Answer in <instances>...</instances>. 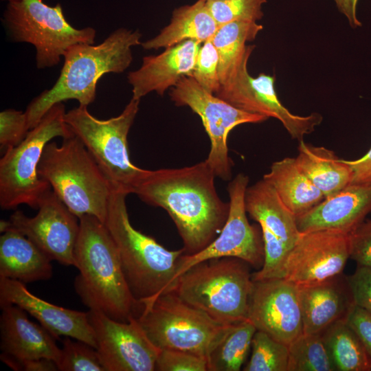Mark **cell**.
Wrapping results in <instances>:
<instances>
[{
    "label": "cell",
    "instance_id": "6da1fadb",
    "mask_svg": "<svg viewBox=\"0 0 371 371\" xmlns=\"http://www.w3.org/2000/svg\"><path fill=\"white\" fill-rule=\"evenodd\" d=\"M215 175L205 161L181 168L146 170L133 194L164 209L182 239L185 254H194L221 232L229 205L219 197Z\"/></svg>",
    "mask_w": 371,
    "mask_h": 371
},
{
    "label": "cell",
    "instance_id": "7a4b0ae2",
    "mask_svg": "<svg viewBox=\"0 0 371 371\" xmlns=\"http://www.w3.org/2000/svg\"><path fill=\"white\" fill-rule=\"evenodd\" d=\"M80 231L74 249L79 273L74 289L89 310L120 322L135 317L140 304L125 278L116 245L104 223L95 216L79 218Z\"/></svg>",
    "mask_w": 371,
    "mask_h": 371
},
{
    "label": "cell",
    "instance_id": "3957f363",
    "mask_svg": "<svg viewBox=\"0 0 371 371\" xmlns=\"http://www.w3.org/2000/svg\"><path fill=\"white\" fill-rule=\"evenodd\" d=\"M142 34L136 30L119 28L101 43H78L65 52L64 63L54 86L34 98L25 111L29 130L36 126L56 104L76 100L88 106L96 96L100 78L109 73L124 71L133 60L132 48L141 45Z\"/></svg>",
    "mask_w": 371,
    "mask_h": 371
},
{
    "label": "cell",
    "instance_id": "277c9868",
    "mask_svg": "<svg viewBox=\"0 0 371 371\" xmlns=\"http://www.w3.org/2000/svg\"><path fill=\"white\" fill-rule=\"evenodd\" d=\"M124 192H111L104 222L132 295L140 306L172 291L183 248L171 251L131 225Z\"/></svg>",
    "mask_w": 371,
    "mask_h": 371
},
{
    "label": "cell",
    "instance_id": "5b68a950",
    "mask_svg": "<svg viewBox=\"0 0 371 371\" xmlns=\"http://www.w3.org/2000/svg\"><path fill=\"white\" fill-rule=\"evenodd\" d=\"M38 173L78 218L90 214L105 222L113 188L78 137L64 138L60 145L49 142Z\"/></svg>",
    "mask_w": 371,
    "mask_h": 371
},
{
    "label": "cell",
    "instance_id": "8992f818",
    "mask_svg": "<svg viewBox=\"0 0 371 371\" xmlns=\"http://www.w3.org/2000/svg\"><path fill=\"white\" fill-rule=\"evenodd\" d=\"M248 265L234 257L199 262L177 278L171 291L219 323L237 324L248 315L253 286Z\"/></svg>",
    "mask_w": 371,
    "mask_h": 371
},
{
    "label": "cell",
    "instance_id": "52a82bcc",
    "mask_svg": "<svg viewBox=\"0 0 371 371\" xmlns=\"http://www.w3.org/2000/svg\"><path fill=\"white\" fill-rule=\"evenodd\" d=\"M63 102L54 104L16 146L0 159V205L12 210L25 204L38 209L50 185L40 177L38 165L45 146L54 137L74 135L65 121Z\"/></svg>",
    "mask_w": 371,
    "mask_h": 371
},
{
    "label": "cell",
    "instance_id": "ba28073f",
    "mask_svg": "<svg viewBox=\"0 0 371 371\" xmlns=\"http://www.w3.org/2000/svg\"><path fill=\"white\" fill-rule=\"evenodd\" d=\"M140 100L131 98L122 112L107 120L92 115L87 106L67 112L65 121L83 143L113 190L133 193L145 169L134 165L128 155L127 137L139 111Z\"/></svg>",
    "mask_w": 371,
    "mask_h": 371
},
{
    "label": "cell",
    "instance_id": "9c48e42d",
    "mask_svg": "<svg viewBox=\"0 0 371 371\" xmlns=\"http://www.w3.org/2000/svg\"><path fill=\"white\" fill-rule=\"evenodd\" d=\"M135 317L159 350H182L207 359L234 326L218 322L173 291L142 305Z\"/></svg>",
    "mask_w": 371,
    "mask_h": 371
},
{
    "label": "cell",
    "instance_id": "30bf717a",
    "mask_svg": "<svg viewBox=\"0 0 371 371\" xmlns=\"http://www.w3.org/2000/svg\"><path fill=\"white\" fill-rule=\"evenodd\" d=\"M2 21L12 41L34 47L38 69L58 65L69 47L93 44L96 36L93 27H74L67 21L60 3L50 6L43 0L8 3Z\"/></svg>",
    "mask_w": 371,
    "mask_h": 371
},
{
    "label": "cell",
    "instance_id": "8fae6325",
    "mask_svg": "<svg viewBox=\"0 0 371 371\" xmlns=\"http://www.w3.org/2000/svg\"><path fill=\"white\" fill-rule=\"evenodd\" d=\"M170 95L176 105L187 106L201 117L211 143L205 161L216 177L230 180L233 164L228 153L229 133L238 125L262 122L268 117L234 107L207 91L191 76L182 78L172 87Z\"/></svg>",
    "mask_w": 371,
    "mask_h": 371
},
{
    "label": "cell",
    "instance_id": "7c38bea8",
    "mask_svg": "<svg viewBox=\"0 0 371 371\" xmlns=\"http://www.w3.org/2000/svg\"><path fill=\"white\" fill-rule=\"evenodd\" d=\"M254 47L248 45L243 58L214 95L242 111L277 119L289 135L300 142L320 124L323 117L318 113L306 116L291 113L278 98L274 76L249 74L247 63Z\"/></svg>",
    "mask_w": 371,
    "mask_h": 371
},
{
    "label": "cell",
    "instance_id": "4fadbf2b",
    "mask_svg": "<svg viewBox=\"0 0 371 371\" xmlns=\"http://www.w3.org/2000/svg\"><path fill=\"white\" fill-rule=\"evenodd\" d=\"M245 203L260 227L264 245V262L252 280L282 278L286 258L301 235L296 216L263 179L247 187Z\"/></svg>",
    "mask_w": 371,
    "mask_h": 371
},
{
    "label": "cell",
    "instance_id": "5bb4252c",
    "mask_svg": "<svg viewBox=\"0 0 371 371\" xmlns=\"http://www.w3.org/2000/svg\"><path fill=\"white\" fill-rule=\"evenodd\" d=\"M249 177L238 174L227 187L229 210L218 236L205 248L191 255L183 254L176 279L191 267L214 258L234 257L260 269L264 262V245L260 226L249 223L245 203Z\"/></svg>",
    "mask_w": 371,
    "mask_h": 371
},
{
    "label": "cell",
    "instance_id": "9a60e30c",
    "mask_svg": "<svg viewBox=\"0 0 371 371\" xmlns=\"http://www.w3.org/2000/svg\"><path fill=\"white\" fill-rule=\"evenodd\" d=\"M96 350L105 371H153L159 352L137 318L113 319L103 313L87 311Z\"/></svg>",
    "mask_w": 371,
    "mask_h": 371
},
{
    "label": "cell",
    "instance_id": "2e32d148",
    "mask_svg": "<svg viewBox=\"0 0 371 371\" xmlns=\"http://www.w3.org/2000/svg\"><path fill=\"white\" fill-rule=\"evenodd\" d=\"M34 217L16 210L8 220L9 227L34 243L52 261L75 266L74 249L80 231L79 218L50 190Z\"/></svg>",
    "mask_w": 371,
    "mask_h": 371
},
{
    "label": "cell",
    "instance_id": "e0dca14e",
    "mask_svg": "<svg viewBox=\"0 0 371 371\" xmlns=\"http://www.w3.org/2000/svg\"><path fill=\"white\" fill-rule=\"evenodd\" d=\"M247 319L288 346L303 333L297 286L284 278L253 280Z\"/></svg>",
    "mask_w": 371,
    "mask_h": 371
},
{
    "label": "cell",
    "instance_id": "ac0fdd59",
    "mask_svg": "<svg viewBox=\"0 0 371 371\" xmlns=\"http://www.w3.org/2000/svg\"><path fill=\"white\" fill-rule=\"evenodd\" d=\"M349 258L348 234L330 229L301 233L282 278L297 286L321 282L342 273Z\"/></svg>",
    "mask_w": 371,
    "mask_h": 371
},
{
    "label": "cell",
    "instance_id": "d6986e66",
    "mask_svg": "<svg viewBox=\"0 0 371 371\" xmlns=\"http://www.w3.org/2000/svg\"><path fill=\"white\" fill-rule=\"evenodd\" d=\"M15 304L36 319L56 339L60 336L84 341L96 349L88 313L54 305L32 293L25 284L0 278V306Z\"/></svg>",
    "mask_w": 371,
    "mask_h": 371
},
{
    "label": "cell",
    "instance_id": "ffe728a7",
    "mask_svg": "<svg viewBox=\"0 0 371 371\" xmlns=\"http://www.w3.org/2000/svg\"><path fill=\"white\" fill-rule=\"evenodd\" d=\"M1 359L14 370L25 361L46 358L56 364L60 348L41 325L30 321L27 312L15 304L1 306Z\"/></svg>",
    "mask_w": 371,
    "mask_h": 371
},
{
    "label": "cell",
    "instance_id": "44dd1931",
    "mask_svg": "<svg viewBox=\"0 0 371 371\" xmlns=\"http://www.w3.org/2000/svg\"><path fill=\"white\" fill-rule=\"evenodd\" d=\"M371 212V183H351L296 218L301 233L330 229L350 234Z\"/></svg>",
    "mask_w": 371,
    "mask_h": 371
},
{
    "label": "cell",
    "instance_id": "7402d4cb",
    "mask_svg": "<svg viewBox=\"0 0 371 371\" xmlns=\"http://www.w3.org/2000/svg\"><path fill=\"white\" fill-rule=\"evenodd\" d=\"M201 44L186 41L166 48L158 55L144 56L140 67L127 76L132 98L140 100L154 91L163 95L182 78L192 76Z\"/></svg>",
    "mask_w": 371,
    "mask_h": 371
},
{
    "label": "cell",
    "instance_id": "603a6c76",
    "mask_svg": "<svg viewBox=\"0 0 371 371\" xmlns=\"http://www.w3.org/2000/svg\"><path fill=\"white\" fill-rule=\"evenodd\" d=\"M297 288L304 333H322L344 318L354 304L346 276L342 273Z\"/></svg>",
    "mask_w": 371,
    "mask_h": 371
},
{
    "label": "cell",
    "instance_id": "cb8c5ba5",
    "mask_svg": "<svg viewBox=\"0 0 371 371\" xmlns=\"http://www.w3.org/2000/svg\"><path fill=\"white\" fill-rule=\"evenodd\" d=\"M52 260L25 236L10 227L0 237V278L24 284L47 280Z\"/></svg>",
    "mask_w": 371,
    "mask_h": 371
},
{
    "label": "cell",
    "instance_id": "d4e9b609",
    "mask_svg": "<svg viewBox=\"0 0 371 371\" xmlns=\"http://www.w3.org/2000/svg\"><path fill=\"white\" fill-rule=\"evenodd\" d=\"M218 27L206 1L197 0L175 8L169 24L141 45L145 49H158L190 40L203 43L212 38Z\"/></svg>",
    "mask_w": 371,
    "mask_h": 371
},
{
    "label": "cell",
    "instance_id": "484cf974",
    "mask_svg": "<svg viewBox=\"0 0 371 371\" xmlns=\"http://www.w3.org/2000/svg\"><path fill=\"white\" fill-rule=\"evenodd\" d=\"M298 168L324 198L330 196L352 183V170L345 159L331 150L299 142L295 157Z\"/></svg>",
    "mask_w": 371,
    "mask_h": 371
},
{
    "label": "cell",
    "instance_id": "4316f807",
    "mask_svg": "<svg viewBox=\"0 0 371 371\" xmlns=\"http://www.w3.org/2000/svg\"><path fill=\"white\" fill-rule=\"evenodd\" d=\"M263 179L275 190L283 204L296 216L310 210L324 196L298 168L295 158L273 162Z\"/></svg>",
    "mask_w": 371,
    "mask_h": 371
},
{
    "label": "cell",
    "instance_id": "83f0119b",
    "mask_svg": "<svg viewBox=\"0 0 371 371\" xmlns=\"http://www.w3.org/2000/svg\"><path fill=\"white\" fill-rule=\"evenodd\" d=\"M322 335L337 370L371 371L366 348L345 317L330 324Z\"/></svg>",
    "mask_w": 371,
    "mask_h": 371
},
{
    "label": "cell",
    "instance_id": "f1b7e54d",
    "mask_svg": "<svg viewBox=\"0 0 371 371\" xmlns=\"http://www.w3.org/2000/svg\"><path fill=\"white\" fill-rule=\"evenodd\" d=\"M263 29L255 21H235L219 25L211 40L219 57L218 74L221 85L245 55L247 42L253 41Z\"/></svg>",
    "mask_w": 371,
    "mask_h": 371
},
{
    "label": "cell",
    "instance_id": "f546056e",
    "mask_svg": "<svg viewBox=\"0 0 371 371\" xmlns=\"http://www.w3.org/2000/svg\"><path fill=\"white\" fill-rule=\"evenodd\" d=\"M256 330L248 319L234 324L208 355V371L240 370L251 347Z\"/></svg>",
    "mask_w": 371,
    "mask_h": 371
},
{
    "label": "cell",
    "instance_id": "4dcf8cb0",
    "mask_svg": "<svg viewBox=\"0 0 371 371\" xmlns=\"http://www.w3.org/2000/svg\"><path fill=\"white\" fill-rule=\"evenodd\" d=\"M288 371H337L322 333H302L289 345Z\"/></svg>",
    "mask_w": 371,
    "mask_h": 371
},
{
    "label": "cell",
    "instance_id": "1f68e13d",
    "mask_svg": "<svg viewBox=\"0 0 371 371\" xmlns=\"http://www.w3.org/2000/svg\"><path fill=\"white\" fill-rule=\"evenodd\" d=\"M251 355L245 371H288L289 346L256 330L251 341Z\"/></svg>",
    "mask_w": 371,
    "mask_h": 371
},
{
    "label": "cell",
    "instance_id": "d6a6232c",
    "mask_svg": "<svg viewBox=\"0 0 371 371\" xmlns=\"http://www.w3.org/2000/svg\"><path fill=\"white\" fill-rule=\"evenodd\" d=\"M267 0H211L206 1L207 8L218 25L235 21L260 20L262 6Z\"/></svg>",
    "mask_w": 371,
    "mask_h": 371
},
{
    "label": "cell",
    "instance_id": "836d02e7",
    "mask_svg": "<svg viewBox=\"0 0 371 371\" xmlns=\"http://www.w3.org/2000/svg\"><path fill=\"white\" fill-rule=\"evenodd\" d=\"M57 366L60 371H105L95 348L70 337L63 340Z\"/></svg>",
    "mask_w": 371,
    "mask_h": 371
},
{
    "label": "cell",
    "instance_id": "e575fe53",
    "mask_svg": "<svg viewBox=\"0 0 371 371\" xmlns=\"http://www.w3.org/2000/svg\"><path fill=\"white\" fill-rule=\"evenodd\" d=\"M219 57L211 38L199 49L192 77L207 91L215 94L221 86L218 74Z\"/></svg>",
    "mask_w": 371,
    "mask_h": 371
},
{
    "label": "cell",
    "instance_id": "d590c367",
    "mask_svg": "<svg viewBox=\"0 0 371 371\" xmlns=\"http://www.w3.org/2000/svg\"><path fill=\"white\" fill-rule=\"evenodd\" d=\"M157 371H208L205 357L178 350L161 349L155 364Z\"/></svg>",
    "mask_w": 371,
    "mask_h": 371
},
{
    "label": "cell",
    "instance_id": "8d00e7d4",
    "mask_svg": "<svg viewBox=\"0 0 371 371\" xmlns=\"http://www.w3.org/2000/svg\"><path fill=\"white\" fill-rule=\"evenodd\" d=\"M29 128L25 112L12 109L0 113V144L1 148L19 145L26 137Z\"/></svg>",
    "mask_w": 371,
    "mask_h": 371
},
{
    "label": "cell",
    "instance_id": "74e56055",
    "mask_svg": "<svg viewBox=\"0 0 371 371\" xmlns=\"http://www.w3.org/2000/svg\"><path fill=\"white\" fill-rule=\"evenodd\" d=\"M349 249L357 266L371 268V219L349 234Z\"/></svg>",
    "mask_w": 371,
    "mask_h": 371
},
{
    "label": "cell",
    "instance_id": "f35d334b",
    "mask_svg": "<svg viewBox=\"0 0 371 371\" xmlns=\"http://www.w3.org/2000/svg\"><path fill=\"white\" fill-rule=\"evenodd\" d=\"M346 278L354 304L371 315V268L357 266Z\"/></svg>",
    "mask_w": 371,
    "mask_h": 371
},
{
    "label": "cell",
    "instance_id": "ab89813d",
    "mask_svg": "<svg viewBox=\"0 0 371 371\" xmlns=\"http://www.w3.org/2000/svg\"><path fill=\"white\" fill-rule=\"evenodd\" d=\"M345 319L360 338L371 361V315L353 304Z\"/></svg>",
    "mask_w": 371,
    "mask_h": 371
},
{
    "label": "cell",
    "instance_id": "60d3db41",
    "mask_svg": "<svg viewBox=\"0 0 371 371\" xmlns=\"http://www.w3.org/2000/svg\"><path fill=\"white\" fill-rule=\"evenodd\" d=\"M346 161L352 170V183H371V147L361 157Z\"/></svg>",
    "mask_w": 371,
    "mask_h": 371
},
{
    "label": "cell",
    "instance_id": "b9f144b4",
    "mask_svg": "<svg viewBox=\"0 0 371 371\" xmlns=\"http://www.w3.org/2000/svg\"><path fill=\"white\" fill-rule=\"evenodd\" d=\"M334 1L339 11L346 17L352 27L356 28L362 25L357 16L359 0H334Z\"/></svg>",
    "mask_w": 371,
    "mask_h": 371
},
{
    "label": "cell",
    "instance_id": "7bdbcfd3",
    "mask_svg": "<svg viewBox=\"0 0 371 371\" xmlns=\"http://www.w3.org/2000/svg\"><path fill=\"white\" fill-rule=\"evenodd\" d=\"M19 370L25 371H56L58 370L56 363L52 359L41 358L23 361Z\"/></svg>",
    "mask_w": 371,
    "mask_h": 371
},
{
    "label": "cell",
    "instance_id": "ee69618b",
    "mask_svg": "<svg viewBox=\"0 0 371 371\" xmlns=\"http://www.w3.org/2000/svg\"><path fill=\"white\" fill-rule=\"evenodd\" d=\"M1 1H8V3H12V2L19 1L21 0H1Z\"/></svg>",
    "mask_w": 371,
    "mask_h": 371
},
{
    "label": "cell",
    "instance_id": "f6af8a7d",
    "mask_svg": "<svg viewBox=\"0 0 371 371\" xmlns=\"http://www.w3.org/2000/svg\"><path fill=\"white\" fill-rule=\"evenodd\" d=\"M205 1H211V0H205Z\"/></svg>",
    "mask_w": 371,
    "mask_h": 371
}]
</instances>
